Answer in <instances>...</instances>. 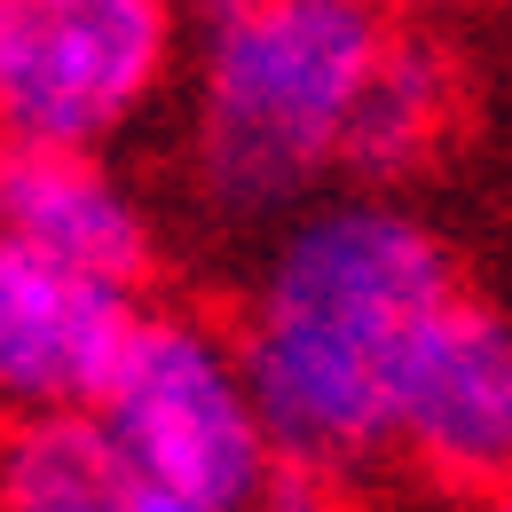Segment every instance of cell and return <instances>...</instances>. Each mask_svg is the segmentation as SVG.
Wrapping results in <instances>:
<instances>
[{
  "mask_svg": "<svg viewBox=\"0 0 512 512\" xmlns=\"http://www.w3.org/2000/svg\"><path fill=\"white\" fill-rule=\"evenodd\" d=\"M457 284L442 229L394 190L347 182L292 205L229 323L276 457L347 481L379 465L402 355Z\"/></svg>",
  "mask_w": 512,
  "mask_h": 512,
  "instance_id": "cell-1",
  "label": "cell"
},
{
  "mask_svg": "<svg viewBox=\"0 0 512 512\" xmlns=\"http://www.w3.org/2000/svg\"><path fill=\"white\" fill-rule=\"evenodd\" d=\"M394 24L386 0H182L197 205L221 221H284L339 182Z\"/></svg>",
  "mask_w": 512,
  "mask_h": 512,
  "instance_id": "cell-2",
  "label": "cell"
},
{
  "mask_svg": "<svg viewBox=\"0 0 512 512\" xmlns=\"http://www.w3.org/2000/svg\"><path fill=\"white\" fill-rule=\"evenodd\" d=\"M95 418L111 426L142 489L253 505L276 465L268 418L245 386L237 331L205 308H142Z\"/></svg>",
  "mask_w": 512,
  "mask_h": 512,
  "instance_id": "cell-3",
  "label": "cell"
},
{
  "mask_svg": "<svg viewBox=\"0 0 512 512\" xmlns=\"http://www.w3.org/2000/svg\"><path fill=\"white\" fill-rule=\"evenodd\" d=\"M182 79V0H0V142L111 150Z\"/></svg>",
  "mask_w": 512,
  "mask_h": 512,
  "instance_id": "cell-4",
  "label": "cell"
},
{
  "mask_svg": "<svg viewBox=\"0 0 512 512\" xmlns=\"http://www.w3.org/2000/svg\"><path fill=\"white\" fill-rule=\"evenodd\" d=\"M386 457L426 473L449 497L512 481V316L481 292H449L418 323L394 410H386Z\"/></svg>",
  "mask_w": 512,
  "mask_h": 512,
  "instance_id": "cell-5",
  "label": "cell"
},
{
  "mask_svg": "<svg viewBox=\"0 0 512 512\" xmlns=\"http://www.w3.org/2000/svg\"><path fill=\"white\" fill-rule=\"evenodd\" d=\"M142 308L150 300L134 284L87 276L56 253L0 237V426L48 410H95Z\"/></svg>",
  "mask_w": 512,
  "mask_h": 512,
  "instance_id": "cell-6",
  "label": "cell"
},
{
  "mask_svg": "<svg viewBox=\"0 0 512 512\" xmlns=\"http://www.w3.org/2000/svg\"><path fill=\"white\" fill-rule=\"evenodd\" d=\"M0 237L56 253L111 284H150L158 276V221L111 150H32L0 142Z\"/></svg>",
  "mask_w": 512,
  "mask_h": 512,
  "instance_id": "cell-7",
  "label": "cell"
},
{
  "mask_svg": "<svg viewBox=\"0 0 512 512\" xmlns=\"http://www.w3.org/2000/svg\"><path fill=\"white\" fill-rule=\"evenodd\" d=\"M457 134H465V56L426 16H402L379 71H371V87H363V103H355L339 182L402 190L410 174H426L442 158Z\"/></svg>",
  "mask_w": 512,
  "mask_h": 512,
  "instance_id": "cell-8",
  "label": "cell"
},
{
  "mask_svg": "<svg viewBox=\"0 0 512 512\" xmlns=\"http://www.w3.org/2000/svg\"><path fill=\"white\" fill-rule=\"evenodd\" d=\"M142 481L95 410L0 426V512H134Z\"/></svg>",
  "mask_w": 512,
  "mask_h": 512,
  "instance_id": "cell-9",
  "label": "cell"
},
{
  "mask_svg": "<svg viewBox=\"0 0 512 512\" xmlns=\"http://www.w3.org/2000/svg\"><path fill=\"white\" fill-rule=\"evenodd\" d=\"M253 512H355V497H347V473L276 457L268 481H260V497H253Z\"/></svg>",
  "mask_w": 512,
  "mask_h": 512,
  "instance_id": "cell-10",
  "label": "cell"
},
{
  "mask_svg": "<svg viewBox=\"0 0 512 512\" xmlns=\"http://www.w3.org/2000/svg\"><path fill=\"white\" fill-rule=\"evenodd\" d=\"M134 512H253V505H221V497H190V489H142Z\"/></svg>",
  "mask_w": 512,
  "mask_h": 512,
  "instance_id": "cell-11",
  "label": "cell"
},
{
  "mask_svg": "<svg viewBox=\"0 0 512 512\" xmlns=\"http://www.w3.org/2000/svg\"><path fill=\"white\" fill-rule=\"evenodd\" d=\"M386 8H394V16H426V24H434V16H457V8H473V0H386Z\"/></svg>",
  "mask_w": 512,
  "mask_h": 512,
  "instance_id": "cell-12",
  "label": "cell"
},
{
  "mask_svg": "<svg viewBox=\"0 0 512 512\" xmlns=\"http://www.w3.org/2000/svg\"><path fill=\"white\" fill-rule=\"evenodd\" d=\"M465 512H512V481H497V489H473V497H465Z\"/></svg>",
  "mask_w": 512,
  "mask_h": 512,
  "instance_id": "cell-13",
  "label": "cell"
}]
</instances>
